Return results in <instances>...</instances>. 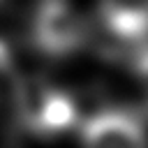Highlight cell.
Instances as JSON below:
<instances>
[{"mask_svg":"<svg viewBox=\"0 0 148 148\" xmlns=\"http://www.w3.org/2000/svg\"><path fill=\"white\" fill-rule=\"evenodd\" d=\"M104 28L123 42H143L148 37V0H99Z\"/></svg>","mask_w":148,"mask_h":148,"instance_id":"277c9868","label":"cell"},{"mask_svg":"<svg viewBox=\"0 0 148 148\" xmlns=\"http://www.w3.org/2000/svg\"><path fill=\"white\" fill-rule=\"evenodd\" d=\"M83 148H148L143 123L120 109H106L88 118L81 127Z\"/></svg>","mask_w":148,"mask_h":148,"instance_id":"3957f363","label":"cell"},{"mask_svg":"<svg viewBox=\"0 0 148 148\" xmlns=\"http://www.w3.org/2000/svg\"><path fill=\"white\" fill-rule=\"evenodd\" d=\"M14 109L23 130L35 136H58L76 127L79 109L69 92L44 79H21L14 88Z\"/></svg>","mask_w":148,"mask_h":148,"instance_id":"6da1fadb","label":"cell"},{"mask_svg":"<svg viewBox=\"0 0 148 148\" xmlns=\"http://www.w3.org/2000/svg\"><path fill=\"white\" fill-rule=\"evenodd\" d=\"M132 65H134V74H136L139 83L143 86V90H146V95H148V46H141V49L134 53Z\"/></svg>","mask_w":148,"mask_h":148,"instance_id":"5b68a950","label":"cell"},{"mask_svg":"<svg viewBox=\"0 0 148 148\" xmlns=\"http://www.w3.org/2000/svg\"><path fill=\"white\" fill-rule=\"evenodd\" d=\"M90 39L88 21L67 0H44L32 18V42L49 58H65Z\"/></svg>","mask_w":148,"mask_h":148,"instance_id":"7a4b0ae2","label":"cell"}]
</instances>
